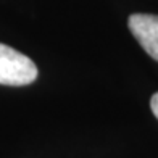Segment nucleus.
<instances>
[{
	"label": "nucleus",
	"instance_id": "obj_2",
	"mask_svg": "<svg viewBox=\"0 0 158 158\" xmlns=\"http://www.w3.org/2000/svg\"><path fill=\"white\" fill-rule=\"evenodd\" d=\"M127 27L147 55L158 61V15L134 13L127 19Z\"/></svg>",
	"mask_w": 158,
	"mask_h": 158
},
{
	"label": "nucleus",
	"instance_id": "obj_1",
	"mask_svg": "<svg viewBox=\"0 0 158 158\" xmlns=\"http://www.w3.org/2000/svg\"><path fill=\"white\" fill-rule=\"evenodd\" d=\"M35 63L6 44H0V84L2 85H27L37 79Z\"/></svg>",
	"mask_w": 158,
	"mask_h": 158
},
{
	"label": "nucleus",
	"instance_id": "obj_3",
	"mask_svg": "<svg viewBox=\"0 0 158 158\" xmlns=\"http://www.w3.org/2000/svg\"><path fill=\"white\" fill-rule=\"evenodd\" d=\"M150 108H152V113L158 119V92H155L152 95V98H150Z\"/></svg>",
	"mask_w": 158,
	"mask_h": 158
}]
</instances>
